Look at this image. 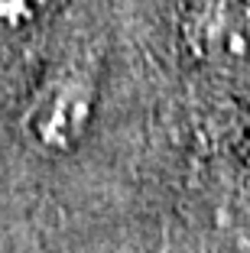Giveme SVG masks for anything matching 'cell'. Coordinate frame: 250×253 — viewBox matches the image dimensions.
<instances>
[{"instance_id": "obj_1", "label": "cell", "mask_w": 250, "mask_h": 253, "mask_svg": "<svg viewBox=\"0 0 250 253\" xmlns=\"http://www.w3.org/2000/svg\"><path fill=\"white\" fill-rule=\"evenodd\" d=\"M98 114V82L88 68L62 65L36 88L23 111V136L49 156L81 146Z\"/></svg>"}, {"instance_id": "obj_2", "label": "cell", "mask_w": 250, "mask_h": 253, "mask_svg": "<svg viewBox=\"0 0 250 253\" xmlns=\"http://www.w3.org/2000/svg\"><path fill=\"white\" fill-rule=\"evenodd\" d=\"M176 36L182 52L205 68L250 65V0H179Z\"/></svg>"}, {"instance_id": "obj_3", "label": "cell", "mask_w": 250, "mask_h": 253, "mask_svg": "<svg viewBox=\"0 0 250 253\" xmlns=\"http://www.w3.org/2000/svg\"><path fill=\"white\" fill-rule=\"evenodd\" d=\"M65 7V0H0V42H20Z\"/></svg>"}]
</instances>
